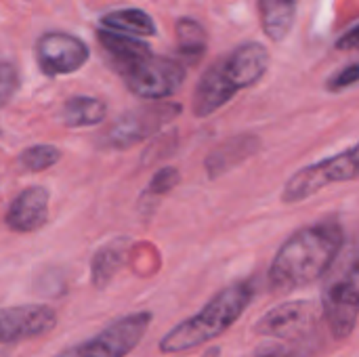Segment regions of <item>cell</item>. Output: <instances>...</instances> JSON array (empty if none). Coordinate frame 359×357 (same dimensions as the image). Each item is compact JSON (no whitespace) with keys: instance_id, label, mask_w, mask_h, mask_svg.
Instances as JSON below:
<instances>
[{"instance_id":"8fae6325","label":"cell","mask_w":359,"mask_h":357,"mask_svg":"<svg viewBox=\"0 0 359 357\" xmlns=\"http://www.w3.org/2000/svg\"><path fill=\"white\" fill-rule=\"evenodd\" d=\"M57 326V314L48 305H15L0 309V347L32 341Z\"/></svg>"},{"instance_id":"7402d4cb","label":"cell","mask_w":359,"mask_h":357,"mask_svg":"<svg viewBox=\"0 0 359 357\" xmlns=\"http://www.w3.org/2000/svg\"><path fill=\"white\" fill-rule=\"evenodd\" d=\"M19 88V72L13 63L0 61V107H4Z\"/></svg>"},{"instance_id":"9a60e30c","label":"cell","mask_w":359,"mask_h":357,"mask_svg":"<svg viewBox=\"0 0 359 357\" xmlns=\"http://www.w3.org/2000/svg\"><path fill=\"white\" fill-rule=\"evenodd\" d=\"M299 0H259L261 25L267 38L273 42H282L294 23Z\"/></svg>"},{"instance_id":"52a82bcc","label":"cell","mask_w":359,"mask_h":357,"mask_svg":"<svg viewBox=\"0 0 359 357\" xmlns=\"http://www.w3.org/2000/svg\"><path fill=\"white\" fill-rule=\"evenodd\" d=\"M128 90L147 101H160L175 95L185 82V65L170 57L149 55L120 74Z\"/></svg>"},{"instance_id":"2e32d148","label":"cell","mask_w":359,"mask_h":357,"mask_svg":"<svg viewBox=\"0 0 359 357\" xmlns=\"http://www.w3.org/2000/svg\"><path fill=\"white\" fill-rule=\"evenodd\" d=\"M107 105L97 99V97H72L65 101L61 109V120L67 128H86V126H97L105 120Z\"/></svg>"},{"instance_id":"9c48e42d","label":"cell","mask_w":359,"mask_h":357,"mask_svg":"<svg viewBox=\"0 0 359 357\" xmlns=\"http://www.w3.org/2000/svg\"><path fill=\"white\" fill-rule=\"evenodd\" d=\"M320 318V309L311 301H290L269 309L257 324L255 332L261 337L286 339L294 343H303L309 332L316 330Z\"/></svg>"},{"instance_id":"ac0fdd59","label":"cell","mask_w":359,"mask_h":357,"mask_svg":"<svg viewBox=\"0 0 359 357\" xmlns=\"http://www.w3.org/2000/svg\"><path fill=\"white\" fill-rule=\"evenodd\" d=\"M101 23L105 25V29L128 34V36H154L156 34L154 19L141 8H120V11L107 13L101 19Z\"/></svg>"},{"instance_id":"ba28073f","label":"cell","mask_w":359,"mask_h":357,"mask_svg":"<svg viewBox=\"0 0 359 357\" xmlns=\"http://www.w3.org/2000/svg\"><path fill=\"white\" fill-rule=\"evenodd\" d=\"M359 311V271L355 257L351 259L345 274L334 280L322 297V316L328 324L330 335L337 341H345L358 326Z\"/></svg>"},{"instance_id":"e0dca14e","label":"cell","mask_w":359,"mask_h":357,"mask_svg":"<svg viewBox=\"0 0 359 357\" xmlns=\"http://www.w3.org/2000/svg\"><path fill=\"white\" fill-rule=\"evenodd\" d=\"M126 244H128L126 240L118 238V240L105 244L101 250H97V255L93 257V263H90V278L97 288L109 284L114 280V276L120 271L124 255H126Z\"/></svg>"},{"instance_id":"44dd1931","label":"cell","mask_w":359,"mask_h":357,"mask_svg":"<svg viewBox=\"0 0 359 357\" xmlns=\"http://www.w3.org/2000/svg\"><path fill=\"white\" fill-rule=\"evenodd\" d=\"M179 181H181L179 170L166 166V168L158 170V173L151 177V181H149V185H147V194L162 198V196H166L168 191H172V189L179 185Z\"/></svg>"},{"instance_id":"603a6c76","label":"cell","mask_w":359,"mask_h":357,"mask_svg":"<svg viewBox=\"0 0 359 357\" xmlns=\"http://www.w3.org/2000/svg\"><path fill=\"white\" fill-rule=\"evenodd\" d=\"M313 356V347H309V343H294V345H284V347H271V349H263L252 357H311Z\"/></svg>"},{"instance_id":"484cf974","label":"cell","mask_w":359,"mask_h":357,"mask_svg":"<svg viewBox=\"0 0 359 357\" xmlns=\"http://www.w3.org/2000/svg\"><path fill=\"white\" fill-rule=\"evenodd\" d=\"M0 357H8V353H6V349H4V347H0Z\"/></svg>"},{"instance_id":"ffe728a7","label":"cell","mask_w":359,"mask_h":357,"mask_svg":"<svg viewBox=\"0 0 359 357\" xmlns=\"http://www.w3.org/2000/svg\"><path fill=\"white\" fill-rule=\"evenodd\" d=\"M59 160H61L59 147L40 143V145H32V147L23 149L17 156V166L27 173H42V170H48L50 166H55Z\"/></svg>"},{"instance_id":"d4e9b609","label":"cell","mask_w":359,"mask_h":357,"mask_svg":"<svg viewBox=\"0 0 359 357\" xmlns=\"http://www.w3.org/2000/svg\"><path fill=\"white\" fill-rule=\"evenodd\" d=\"M355 44H358V27H353L351 32H349V36L345 38V40H339V48H355Z\"/></svg>"},{"instance_id":"6da1fadb","label":"cell","mask_w":359,"mask_h":357,"mask_svg":"<svg viewBox=\"0 0 359 357\" xmlns=\"http://www.w3.org/2000/svg\"><path fill=\"white\" fill-rule=\"evenodd\" d=\"M345 244V229L337 219H322L290 234L278 248L269 271V288L286 295L322 280L337 263Z\"/></svg>"},{"instance_id":"5bb4252c","label":"cell","mask_w":359,"mask_h":357,"mask_svg":"<svg viewBox=\"0 0 359 357\" xmlns=\"http://www.w3.org/2000/svg\"><path fill=\"white\" fill-rule=\"evenodd\" d=\"M259 147H261V141L255 135H240V137L229 139L227 143L219 145L212 154H208V158L204 160L206 175L210 179L223 177L225 173H229L231 168L248 160Z\"/></svg>"},{"instance_id":"8992f818","label":"cell","mask_w":359,"mask_h":357,"mask_svg":"<svg viewBox=\"0 0 359 357\" xmlns=\"http://www.w3.org/2000/svg\"><path fill=\"white\" fill-rule=\"evenodd\" d=\"M179 114V103H151L145 107L130 109L101 135V145L105 149H128L160 133Z\"/></svg>"},{"instance_id":"d6986e66","label":"cell","mask_w":359,"mask_h":357,"mask_svg":"<svg viewBox=\"0 0 359 357\" xmlns=\"http://www.w3.org/2000/svg\"><path fill=\"white\" fill-rule=\"evenodd\" d=\"M177 42H179V53L189 63H196L206 53V32L194 19L177 21Z\"/></svg>"},{"instance_id":"30bf717a","label":"cell","mask_w":359,"mask_h":357,"mask_svg":"<svg viewBox=\"0 0 359 357\" xmlns=\"http://www.w3.org/2000/svg\"><path fill=\"white\" fill-rule=\"evenodd\" d=\"M36 59L42 74L65 76L78 72L86 63L88 48L80 38L72 34L46 32L36 42Z\"/></svg>"},{"instance_id":"cb8c5ba5","label":"cell","mask_w":359,"mask_h":357,"mask_svg":"<svg viewBox=\"0 0 359 357\" xmlns=\"http://www.w3.org/2000/svg\"><path fill=\"white\" fill-rule=\"evenodd\" d=\"M358 78H359L358 63H351L349 67H345L343 72H339L337 76H332V78H330V82H328V88H330L332 93L345 90V88L353 86V84L358 82Z\"/></svg>"},{"instance_id":"7c38bea8","label":"cell","mask_w":359,"mask_h":357,"mask_svg":"<svg viewBox=\"0 0 359 357\" xmlns=\"http://www.w3.org/2000/svg\"><path fill=\"white\" fill-rule=\"evenodd\" d=\"M48 204H50V194L46 187L42 185L25 187L11 202L4 215V225L15 234H34L46 225Z\"/></svg>"},{"instance_id":"5b68a950","label":"cell","mask_w":359,"mask_h":357,"mask_svg":"<svg viewBox=\"0 0 359 357\" xmlns=\"http://www.w3.org/2000/svg\"><path fill=\"white\" fill-rule=\"evenodd\" d=\"M151 326L149 311H137L118 318L90 339L67 347L55 357H126L137 349Z\"/></svg>"},{"instance_id":"277c9868","label":"cell","mask_w":359,"mask_h":357,"mask_svg":"<svg viewBox=\"0 0 359 357\" xmlns=\"http://www.w3.org/2000/svg\"><path fill=\"white\" fill-rule=\"evenodd\" d=\"M355 179H358V145H351L332 158L320 160L294 173L282 189V202L299 204L320 194L328 185L347 183Z\"/></svg>"},{"instance_id":"4fadbf2b","label":"cell","mask_w":359,"mask_h":357,"mask_svg":"<svg viewBox=\"0 0 359 357\" xmlns=\"http://www.w3.org/2000/svg\"><path fill=\"white\" fill-rule=\"evenodd\" d=\"M97 38H99L103 50L109 55V63L118 74L126 72L130 65H135L151 55V48L145 42H141L139 38L128 36V34H120V32L101 27L97 32Z\"/></svg>"},{"instance_id":"7a4b0ae2","label":"cell","mask_w":359,"mask_h":357,"mask_svg":"<svg viewBox=\"0 0 359 357\" xmlns=\"http://www.w3.org/2000/svg\"><path fill=\"white\" fill-rule=\"evenodd\" d=\"M252 299H255V284L248 280L233 282L221 288L198 314L183 320L162 337L160 351L164 356H175L189 349H198L219 339L242 318V314L248 309Z\"/></svg>"},{"instance_id":"3957f363","label":"cell","mask_w":359,"mask_h":357,"mask_svg":"<svg viewBox=\"0 0 359 357\" xmlns=\"http://www.w3.org/2000/svg\"><path fill=\"white\" fill-rule=\"evenodd\" d=\"M269 67V50L259 42L240 44L231 55L217 61L198 82L194 114L206 118L229 103L242 88L257 84Z\"/></svg>"}]
</instances>
